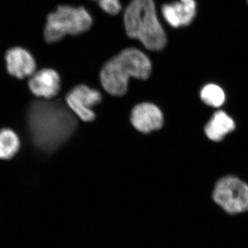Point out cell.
<instances>
[{
    "label": "cell",
    "instance_id": "obj_6",
    "mask_svg": "<svg viewBox=\"0 0 248 248\" xmlns=\"http://www.w3.org/2000/svg\"><path fill=\"white\" fill-rule=\"evenodd\" d=\"M66 100L74 115L84 122H92L95 119L92 108L101 102L102 95L96 90L90 89L86 85H79L68 93Z\"/></svg>",
    "mask_w": 248,
    "mask_h": 248
},
{
    "label": "cell",
    "instance_id": "obj_4",
    "mask_svg": "<svg viewBox=\"0 0 248 248\" xmlns=\"http://www.w3.org/2000/svg\"><path fill=\"white\" fill-rule=\"evenodd\" d=\"M93 19L84 7L62 5L48 15L45 28L48 43L60 41L66 35H78L91 29Z\"/></svg>",
    "mask_w": 248,
    "mask_h": 248
},
{
    "label": "cell",
    "instance_id": "obj_14",
    "mask_svg": "<svg viewBox=\"0 0 248 248\" xmlns=\"http://www.w3.org/2000/svg\"><path fill=\"white\" fill-rule=\"evenodd\" d=\"M95 1H98V4L104 12L111 16L118 14L122 9L120 0H95Z\"/></svg>",
    "mask_w": 248,
    "mask_h": 248
},
{
    "label": "cell",
    "instance_id": "obj_15",
    "mask_svg": "<svg viewBox=\"0 0 248 248\" xmlns=\"http://www.w3.org/2000/svg\"><path fill=\"white\" fill-rule=\"evenodd\" d=\"M247 1H248V0H247Z\"/></svg>",
    "mask_w": 248,
    "mask_h": 248
},
{
    "label": "cell",
    "instance_id": "obj_5",
    "mask_svg": "<svg viewBox=\"0 0 248 248\" xmlns=\"http://www.w3.org/2000/svg\"><path fill=\"white\" fill-rule=\"evenodd\" d=\"M215 203L232 215L248 210V186L234 176H226L217 182L213 193Z\"/></svg>",
    "mask_w": 248,
    "mask_h": 248
},
{
    "label": "cell",
    "instance_id": "obj_3",
    "mask_svg": "<svg viewBox=\"0 0 248 248\" xmlns=\"http://www.w3.org/2000/svg\"><path fill=\"white\" fill-rule=\"evenodd\" d=\"M124 24L128 37L138 40L148 50L160 51L167 44L153 0H132L124 12Z\"/></svg>",
    "mask_w": 248,
    "mask_h": 248
},
{
    "label": "cell",
    "instance_id": "obj_9",
    "mask_svg": "<svg viewBox=\"0 0 248 248\" xmlns=\"http://www.w3.org/2000/svg\"><path fill=\"white\" fill-rule=\"evenodd\" d=\"M29 86L32 94L37 97L52 99L60 92V76L54 70L45 68L31 76Z\"/></svg>",
    "mask_w": 248,
    "mask_h": 248
},
{
    "label": "cell",
    "instance_id": "obj_12",
    "mask_svg": "<svg viewBox=\"0 0 248 248\" xmlns=\"http://www.w3.org/2000/svg\"><path fill=\"white\" fill-rule=\"evenodd\" d=\"M17 135L10 129L0 131V159H10L16 155L19 148Z\"/></svg>",
    "mask_w": 248,
    "mask_h": 248
},
{
    "label": "cell",
    "instance_id": "obj_10",
    "mask_svg": "<svg viewBox=\"0 0 248 248\" xmlns=\"http://www.w3.org/2000/svg\"><path fill=\"white\" fill-rule=\"evenodd\" d=\"M6 66L11 76L24 79L35 73L36 63L27 50L16 47L8 50L6 55Z\"/></svg>",
    "mask_w": 248,
    "mask_h": 248
},
{
    "label": "cell",
    "instance_id": "obj_11",
    "mask_svg": "<svg viewBox=\"0 0 248 248\" xmlns=\"http://www.w3.org/2000/svg\"><path fill=\"white\" fill-rule=\"evenodd\" d=\"M236 128L234 121L223 110H218L214 114L205 125V133L211 141L218 142Z\"/></svg>",
    "mask_w": 248,
    "mask_h": 248
},
{
    "label": "cell",
    "instance_id": "obj_8",
    "mask_svg": "<svg viewBox=\"0 0 248 248\" xmlns=\"http://www.w3.org/2000/svg\"><path fill=\"white\" fill-rule=\"evenodd\" d=\"M163 17L173 28L186 27L191 24L197 14L195 0H179L164 4L161 9Z\"/></svg>",
    "mask_w": 248,
    "mask_h": 248
},
{
    "label": "cell",
    "instance_id": "obj_2",
    "mask_svg": "<svg viewBox=\"0 0 248 248\" xmlns=\"http://www.w3.org/2000/svg\"><path fill=\"white\" fill-rule=\"evenodd\" d=\"M150 59L138 48L124 49L103 66L100 81L108 94L122 97L128 91L130 78L146 80L151 76Z\"/></svg>",
    "mask_w": 248,
    "mask_h": 248
},
{
    "label": "cell",
    "instance_id": "obj_13",
    "mask_svg": "<svg viewBox=\"0 0 248 248\" xmlns=\"http://www.w3.org/2000/svg\"><path fill=\"white\" fill-rule=\"evenodd\" d=\"M200 97L205 104L214 108L221 107L226 102V93L215 84L205 85L201 91Z\"/></svg>",
    "mask_w": 248,
    "mask_h": 248
},
{
    "label": "cell",
    "instance_id": "obj_7",
    "mask_svg": "<svg viewBox=\"0 0 248 248\" xmlns=\"http://www.w3.org/2000/svg\"><path fill=\"white\" fill-rule=\"evenodd\" d=\"M131 123L141 133H149L161 128L164 117L159 108L154 104L142 103L132 110Z\"/></svg>",
    "mask_w": 248,
    "mask_h": 248
},
{
    "label": "cell",
    "instance_id": "obj_1",
    "mask_svg": "<svg viewBox=\"0 0 248 248\" xmlns=\"http://www.w3.org/2000/svg\"><path fill=\"white\" fill-rule=\"evenodd\" d=\"M28 120L34 143L46 151L56 149L66 141L77 125L69 108L48 99L34 102L29 109Z\"/></svg>",
    "mask_w": 248,
    "mask_h": 248
}]
</instances>
